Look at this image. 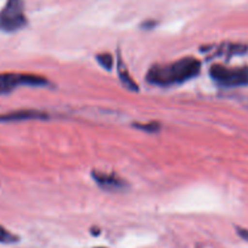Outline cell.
I'll return each mask as SVG.
<instances>
[{
	"label": "cell",
	"mask_w": 248,
	"mask_h": 248,
	"mask_svg": "<svg viewBox=\"0 0 248 248\" xmlns=\"http://www.w3.org/2000/svg\"><path fill=\"white\" fill-rule=\"evenodd\" d=\"M201 71V62L195 57L187 56L168 65H155L149 70L146 80L152 85L170 87L181 84L196 77Z\"/></svg>",
	"instance_id": "1"
},
{
	"label": "cell",
	"mask_w": 248,
	"mask_h": 248,
	"mask_svg": "<svg viewBox=\"0 0 248 248\" xmlns=\"http://www.w3.org/2000/svg\"><path fill=\"white\" fill-rule=\"evenodd\" d=\"M209 76L221 87L235 88L248 85V66L226 67L223 65H213L209 68Z\"/></svg>",
	"instance_id": "2"
},
{
	"label": "cell",
	"mask_w": 248,
	"mask_h": 248,
	"mask_svg": "<svg viewBox=\"0 0 248 248\" xmlns=\"http://www.w3.org/2000/svg\"><path fill=\"white\" fill-rule=\"evenodd\" d=\"M27 23L23 10L22 0H8L6 5L0 11V31L16 32Z\"/></svg>",
	"instance_id": "3"
},
{
	"label": "cell",
	"mask_w": 248,
	"mask_h": 248,
	"mask_svg": "<svg viewBox=\"0 0 248 248\" xmlns=\"http://www.w3.org/2000/svg\"><path fill=\"white\" fill-rule=\"evenodd\" d=\"M49 80L35 75L22 73H1L0 75V95H5L18 87H46Z\"/></svg>",
	"instance_id": "4"
},
{
	"label": "cell",
	"mask_w": 248,
	"mask_h": 248,
	"mask_svg": "<svg viewBox=\"0 0 248 248\" xmlns=\"http://www.w3.org/2000/svg\"><path fill=\"white\" fill-rule=\"evenodd\" d=\"M92 176L95 180V183H96L100 187H102V189L105 190H108V191L122 190L124 189V186H125V181H123L121 178H118L116 174H107L94 170L92 173Z\"/></svg>",
	"instance_id": "5"
},
{
	"label": "cell",
	"mask_w": 248,
	"mask_h": 248,
	"mask_svg": "<svg viewBox=\"0 0 248 248\" xmlns=\"http://www.w3.org/2000/svg\"><path fill=\"white\" fill-rule=\"evenodd\" d=\"M47 113L38 109H18V111L9 112V113L1 114L0 122H20L30 121V119H46Z\"/></svg>",
	"instance_id": "6"
},
{
	"label": "cell",
	"mask_w": 248,
	"mask_h": 248,
	"mask_svg": "<svg viewBox=\"0 0 248 248\" xmlns=\"http://www.w3.org/2000/svg\"><path fill=\"white\" fill-rule=\"evenodd\" d=\"M118 76L123 87L127 88L128 90H130V92H138V90H139L138 84L134 82V79L130 77L129 72L127 71V67H125V65L122 63L121 60L118 61Z\"/></svg>",
	"instance_id": "7"
},
{
	"label": "cell",
	"mask_w": 248,
	"mask_h": 248,
	"mask_svg": "<svg viewBox=\"0 0 248 248\" xmlns=\"http://www.w3.org/2000/svg\"><path fill=\"white\" fill-rule=\"evenodd\" d=\"M18 241V237L6 230L4 226L0 225V243H5V245H11V243H16Z\"/></svg>",
	"instance_id": "8"
},
{
	"label": "cell",
	"mask_w": 248,
	"mask_h": 248,
	"mask_svg": "<svg viewBox=\"0 0 248 248\" xmlns=\"http://www.w3.org/2000/svg\"><path fill=\"white\" fill-rule=\"evenodd\" d=\"M96 60L105 70H112V66H113V57H112L111 54H108V52H106V54H97Z\"/></svg>",
	"instance_id": "9"
},
{
	"label": "cell",
	"mask_w": 248,
	"mask_h": 248,
	"mask_svg": "<svg viewBox=\"0 0 248 248\" xmlns=\"http://www.w3.org/2000/svg\"><path fill=\"white\" fill-rule=\"evenodd\" d=\"M134 127L138 128L140 130H145L147 133H157L161 129V125L157 122H150V123H134Z\"/></svg>",
	"instance_id": "10"
},
{
	"label": "cell",
	"mask_w": 248,
	"mask_h": 248,
	"mask_svg": "<svg viewBox=\"0 0 248 248\" xmlns=\"http://www.w3.org/2000/svg\"><path fill=\"white\" fill-rule=\"evenodd\" d=\"M237 233L243 238V240L248 241V230H246V229H242V228H237Z\"/></svg>",
	"instance_id": "11"
},
{
	"label": "cell",
	"mask_w": 248,
	"mask_h": 248,
	"mask_svg": "<svg viewBox=\"0 0 248 248\" xmlns=\"http://www.w3.org/2000/svg\"><path fill=\"white\" fill-rule=\"evenodd\" d=\"M97 248H104V247H97Z\"/></svg>",
	"instance_id": "12"
}]
</instances>
